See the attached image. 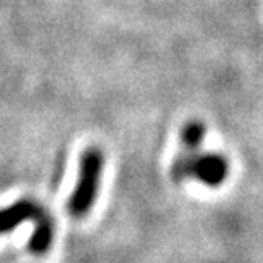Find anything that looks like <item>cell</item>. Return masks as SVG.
<instances>
[{
  "label": "cell",
  "instance_id": "obj_2",
  "mask_svg": "<svg viewBox=\"0 0 263 263\" xmlns=\"http://www.w3.org/2000/svg\"><path fill=\"white\" fill-rule=\"evenodd\" d=\"M229 176V162L222 154L215 152H197L192 157L190 164V178H195L205 186L217 188L228 180Z\"/></svg>",
  "mask_w": 263,
  "mask_h": 263
},
{
  "label": "cell",
  "instance_id": "obj_4",
  "mask_svg": "<svg viewBox=\"0 0 263 263\" xmlns=\"http://www.w3.org/2000/svg\"><path fill=\"white\" fill-rule=\"evenodd\" d=\"M55 238V228L53 222H51V217L48 214H45L38 222H36L34 233L31 236L28 248L31 253L34 255H43L50 250L51 243H53Z\"/></svg>",
  "mask_w": 263,
  "mask_h": 263
},
{
  "label": "cell",
  "instance_id": "obj_1",
  "mask_svg": "<svg viewBox=\"0 0 263 263\" xmlns=\"http://www.w3.org/2000/svg\"><path fill=\"white\" fill-rule=\"evenodd\" d=\"M104 167V156L98 147H87L79 157V176L73 192L68 198V212L73 217H84L96 203L101 176Z\"/></svg>",
  "mask_w": 263,
  "mask_h": 263
},
{
  "label": "cell",
  "instance_id": "obj_3",
  "mask_svg": "<svg viewBox=\"0 0 263 263\" xmlns=\"http://www.w3.org/2000/svg\"><path fill=\"white\" fill-rule=\"evenodd\" d=\"M46 214V210L33 200H19L9 207L0 210V234L9 233L26 220H38Z\"/></svg>",
  "mask_w": 263,
  "mask_h": 263
},
{
  "label": "cell",
  "instance_id": "obj_5",
  "mask_svg": "<svg viewBox=\"0 0 263 263\" xmlns=\"http://www.w3.org/2000/svg\"><path fill=\"white\" fill-rule=\"evenodd\" d=\"M205 134H207V127L202 120H190L185 123V127L181 128L180 142H181V151L188 152H197L200 145L203 144Z\"/></svg>",
  "mask_w": 263,
  "mask_h": 263
}]
</instances>
